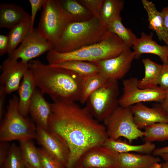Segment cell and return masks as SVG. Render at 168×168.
<instances>
[{
  "label": "cell",
  "instance_id": "cell-1",
  "mask_svg": "<svg viewBox=\"0 0 168 168\" xmlns=\"http://www.w3.org/2000/svg\"><path fill=\"white\" fill-rule=\"evenodd\" d=\"M48 131L57 136L67 145L70 156L67 168L77 163L86 152L103 146L108 138L104 124L96 119L86 107L75 102L51 103Z\"/></svg>",
  "mask_w": 168,
  "mask_h": 168
},
{
  "label": "cell",
  "instance_id": "cell-2",
  "mask_svg": "<svg viewBox=\"0 0 168 168\" xmlns=\"http://www.w3.org/2000/svg\"><path fill=\"white\" fill-rule=\"evenodd\" d=\"M28 65L36 87L49 96L54 103L68 104L79 101L85 77L37 59L30 61Z\"/></svg>",
  "mask_w": 168,
  "mask_h": 168
},
{
  "label": "cell",
  "instance_id": "cell-3",
  "mask_svg": "<svg viewBox=\"0 0 168 168\" xmlns=\"http://www.w3.org/2000/svg\"><path fill=\"white\" fill-rule=\"evenodd\" d=\"M109 30L100 18L72 22L66 27L53 50L60 53L73 51L100 41Z\"/></svg>",
  "mask_w": 168,
  "mask_h": 168
},
{
  "label": "cell",
  "instance_id": "cell-4",
  "mask_svg": "<svg viewBox=\"0 0 168 168\" xmlns=\"http://www.w3.org/2000/svg\"><path fill=\"white\" fill-rule=\"evenodd\" d=\"M19 97L14 95L8 101L5 118L0 128V142L35 139L36 126L29 117L22 116L18 110Z\"/></svg>",
  "mask_w": 168,
  "mask_h": 168
},
{
  "label": "cell",
  "instance_id": "cell-5",
  "mask_svg": "<svg viewBox=\"0 0 168 168\" xmlns=\"http://www.w3.org/2000/svg\"><path fill=\"white\" fill-rule=\"evenodd\" d=\"M42 8L37 29L40 34L54 45L73 20L63 7L60 0H46Z\"/></svg>",
  "mask_w": 168,
  "mask_h": 168
},
{
  "label": "cell",
  "instance_id": "cell-6",
  "mask_svg": "<svg viewBox=\"0 0 168 168\" xmlns=\"http://www.w3.org/2000/svg\"><path fill=\"white\" fill-rule=\"evenodd\" d=\"M103 122L109 138L111 139H118L123 137L131 143L145 134L136 125L130 107L119 106Z\"/></svg>",
  "mask_w": 168,
  "mask_h": 168
},
{
  "label": "cell",
  "instance_id": "cell-7",
  "mask_svg": "<svg viewBox=\"0 0 168 168\" xmlns=\"http://www.w3.org/2000/svg\"><path fill=\"white\" fill-rule=\"evenodd\" d=\"M119 93L118 81L109 83L90 96L86 107L96 119L104 121L119 106Z\"/></svg>",
  "mask_w": 168,
  "mask_h": 168
},
{
  "label": "cell",
  "instance_id": "cell-8",
  "mask_svg": "<svg viewBox=\"0 0 168 168\" xmlns=\"http://www.w3.org/2000/svg\"><path fill=\"white\" fill-rule=\"evenodd\" d=\"M138 80L131 77L123 81V91L119 98V106L127 107L143 102H161L168 91L160 86L152 89H141L138 86Z\"/></svg>",
  "mask_w": 168,
  "mask_h": 168
},
{
  "label": "cell",
  "instance_id": "cell-9",
  "mask_svg": "<svg viewBox=\"0 0 168 168\" xmlns=\"http://www.w3.org/2000/svg\"><path fill=\"white\" fill-rule=\"evenodd\" d=\"M53 46L40 34L37 28H34L8 57L16 60L20 59L23 62L28 63L33 59L52 50Z\"/></svg>",
  "mask_w": 168,
  "mask_h": 168
},
{
  "label": "cell",
  "instance_id": "cell-10",
  "mask_svg": "<svg viewBox=\"0 0 168 168\" xmlns=\"http://www.w3.org/2000/svg\"><path fill=\"white\" fill-rule=\"evenodd\" d=\"M134 59V54L129 49L114 58L94 63L99 66V72L111 82L123 78L129 71Z\"/></svg>",
  "mask_w": 168,
  "mask_h": 168
},
{
  "label": "cell",
  "instance_id": "cell-11",
  "mask_svg": "<svg viewBox=\"0 0 168 168\" xmlns=\"http://www.w3.org/2000/svg\"><path fill=\"white\" fill-rule=\"evenodd\" d=\"M35 139L47 153L67 168L70 152L66 143L56 135L36 125Z\"/></svg>",
  "mask_w": 168,
  "mask_h": 168
},
{
  "label": "cell",
  "instance_id": "cell-12",
  "mask_svg": "<svg viewBox=\"0 0 168 168\" xmlns=\"http://www.w3.org/2000/svg\"><path fill=\"white\" fill-rule=\"evenodd\" d=\"M88 47L92 62L114 58L130 49L116 34L109 31L100 41Z\"/></svg>",
  "mask_w": 168,
  "mask_h": 168
},
{
  "label": "cell",
  "instance_id": "cell-13",
  "mask_svg": "<svg viewBox=\"0 0 168 168\" xmlns=\"http://www.w3.org/2000/svg\"><path fill=\"white\" fill-rule=\"evenodd\" d=\"M0 85L4 86L7 94L18 90L20 81L29 69L28 63L8 57L1 66Z\"/></svg>",
  "mask_w": 168,
  "mask_h": 168
},
{
  "label": "cell",
  "instance_id": "cell-14",
  "mask_svg": "<svg viewBox=\"0 0 168 168\" xmlns=\"http://www.w3.org/2000/svg\"><path fill=\"white\" fill-rule=\"evenodd\" d=\"M119 153L103 146L86 152L77 164L88 168H114Z\"/></svg>",
  "mask_w": 168,
  "mask_h": 168
},
{
  "label": "cell",
  "instance_id": "cell-15",
  "mask_svg": "<svg viewBox=\"0 0 168 168\" xmlns=\"http://www.w3.org/2000/svg\"><path fill=\"white\" fill-rule=\"evenodd\" d=\"M130 108L135 124L140 130L156 123H168V115L163 110L160 104L150 108L142 103H139Z\"/></svg>",
  "mask_w": 168,
  "mask_h": 168
},
{
  "label": "cell",
  "instance_id": "cell-16",
  "mask_svg": "<svg viewBox=\"0 0 168 168\" xmlns=\"http://www.w3.org/2000/svg\"><path fill=\"white\" fill-rule=\"evenodd\" d=\"M153 33L149 35L142 32L132 47L135 59H139L143 54H149L158 56L163 63L168 62V46L161 45L152 39Z\"/></svg>",
  "mask_w": 168,
  "mask_h": 168
},
{
  "label": "cell",
  "instance_id": "cell-17",
  "mask_svg": "<svg viewBox=\"0 0 168 168\" xmlns=\"http://www.w3.org/2000/svg\"><path fill=\"white\" fill-rule=\"evenodd\" d=\"M44 94L38 88H35L30 102L29 112L36 125L48 130V120L51 111V103L45 100Z\"/></svg>",
  "mask_w": 168,
  "mask_h": 168
},
{
  "label": "cell",
  "instance_id": "cell-18",
  "mask_svg": "<svg viewBox=\"0 0 168 168\" xmlns=\"http://www.w3.org/2000/svg\"><path fill=\"white\" fill-rule=\"evenodd\" d=\"M161 161L160 158L151 154L120 153L114 168H148Z\"/></svg>",
  "mask_w": 168,
  "mask_h": 168
},
{
  "label": "cell",
  "instance_id": "cell-19",
  "mask_svg": "<svg viewBox=\"0 0 168 168\" xmlns=\"http://www.w3.org/2000/svg\"><path fill=\"white\" fill-rule=\"evenodd\" d=\"M30 15L21 6L13 3H2L0 5V27L11 29Z\"/></svg>",
  "mask_w": 168,
  "mask_h": 168
},
{
  "label": "cell",
  "instance_id": "cell-20",
  "mask_svg": "<svg viewBox=\"0 0 168 168\" xmlns=\"http://www.w3.org/2000/svg\"><path fill=\"white\" fill-rule=\"evenodd\" d=\"M36 88L33 75L29 68L26 72L18 89V110L22 116L27 117L30 102Z\"/></svg>",
  "mask_w": 168,
  "mask_h": 168
},
{
  "label": "cell",
  "instance_id": "cell-21",
  "mask_svg": "<svg viewBox=\"0 0 168 168\" xmlns=\"http://www.w3.org/2000/svg\"><path fill=\"white\" fill-rule=\"evenodd\" d=\"M142 2L148 15L149 28L156 33L158 39L168 46V34L165 28L161 12L157 9L151 1L142 0Z\"/></svg>",
  "mask_w": 168,
  "mask_h": 168
},
{
  "label": "cell",
  "instance_id": "cell-22",
  "mask_svg": "<svg viewBox=\"0 0 168 168\" xmlns=\"http://www.w3.org/2000/svg\"><path fill=\"white\" fill-rule=\"evenodd\" d=\"M46 57L49 64L52 65H57L64 62L72 60L92 62L88 46L65 53H60L51 50L47 52Z\"/></svg>",
  "mask_w": 168,
  "mask_h": 168
},
{
  "label": "cell",
  "instance_id": "cell-23",
  "mask_svg": "<svg viewBox=\"0 0 168 168\" xmlns=\"http://www.w3.org/2000/svg\"><path fill=\"white\" fill-rule=\"evenodd\" d=\"M103 146L119 153L135 152L140 154H151L156 149L155 145L152 142H145L142 144L133 145L118 139L109 138Z\"/></svg>",
  "mask_w": 168,
  "mask_h": 168
},
{
  "label": "cell",
  "instance_id": "cell-24",
  "mask_svg": "<svg viewBox=\"0 0 168 168\" xmlns=\"http://www.w3.org/2000/svg\"><path fill=\"white\" fill-rule=\"evenodd\" d=\"M142 63L144 67L145 74L142 80H138V87L141 89L157 87L162 65L155 63L148 58L143 59Z\"/></svg>",
  "mask_w": 168,
  "mask_h": 168
},
{
  "label": "cell",
  "instance_id": "cell-25",
  "mask_svg": "<svg viewBox=\"0 0 168 168\" xmlns=\"http://www.w3.org/2000/svg\"><path fill=\"white\" fill-rule=\"evenodd\" d=\"M31 18L20 22L12 28L9 33L8 54H11L30 31Z\"/></svg>",
  "mask_w": 168,
  "mask_h": 168
},
{
  "label": "cell",
  "instance_id": "cell-26",
  "mask_svg": "<svg viewBox=\"0 0 168 168\" xmlns=\"http://www.w3.org/2000/svg\"><path fill=\"white\" fill-rule=\"evenodd\" d=\"M109 83L110 82L99 72L85 77L79 101L82 104H85L92 93Z\"/></svg>",
  "mask_w": 168,
  "mask_h": 168
},
{
  "label": "cell",
  "instance_id": "cell-27",
  "mask_svg": "<svg viewBox=\"0 0 168 168\" xmlns=\"http://www.w3.org/2000/svg\"><path fill=\"white\" fill-rule=\"evenodd\" d=\"M61 3L71 15L73 22L87 21L94 16L92 13L77 0H61Z\"/></svg>",
  "mask_w": 168,
  "mask_h": 168
},
{
  "label": "cell",
  "instance_id": "cell-28",
  "mask_svg": "<svg viewBox=\"0 0 168 168\" xmlns=\"http://www.w3.org/2000/svg\"><path fill=\"white\" fill-rule=\"evenodd\" d=\"M124 4L123 0H104L100 15L103 24L106 26L109 23L120 17Z\"/></svg>",
  "mask_w": 168,
  "mask_h": 168
},
{
  "label": "cell",
  "instance_id": "cell-29",
  "mask_svg": "<svg viewBox=\"0 0 168 168\" xmlns=\"http://www.w3.org/2000/svg\"><path fill=\"white\" fill-rule=\"evenodd\" d=\"M54 65L70 70L84 77L100 72L99 67L96 63L84 61H67Z\"/></svg>",
  "mask_w": 168,
  "mask_h": 168
},
{
  "label": "cell",
  "instance_id": "cell-30",
  "mask_svg": "<svg viewBox=\"0 0 168 168\" xmlns=\"http://www.w3.org/2000/svg\"><path fill=\"white\" fill-rule=\"evenodd\" d=\"M121 16L109 23L106 27L108 30L116 34L129 48L135 44L138 38L131 29L123 25Z\"/></svg>",
  "mask_w": 168,
  "mask_h": 168
},
{
  "label": "cell",
  "instance_id": "cell-31",
  "mask_svg": "<svg viewBox=\"0 0 168 168\" xmlns=\"http://www.w3.org/2000/svg\"><path fill=\"white\" fill-rule=\"evenodd\" d=\"M145 142L163 141L168 140V123H157L144 128Z\"/></svg>",
  "mask_w": 168,
  "mask_h": 168
},
{
  "label": "cell",
  "instance_id": "cell-32",
  "mask_svg": "<svg viewBox=\"0 0 168 168\" xmlns=\"http://www.w3.org/2000/svg\"><path fill=\"white\" fill-rule=\"evenodd\" d=\"M20 142V149L26 163L36 168H42L38 149L35 147L32 140Z\"/></svg>",
  "mask_w": 168,
  "mask_h": 168
},
{
  "label": "cell",
  "instance_id": "cell-33",
  "mask_svg": "<svg viewBox=\"0 0 168 168\" xmlns=\"http://www.w3.org/2000/svg\"><path fill=\"white\" fill-rule=\"evenodd\" d=\"M0 168H27L20 147L15 144L11 145L8 156Z\"/></svg>",
  "mask_w": 168,
  "mask_h": 168
},
{
  "label": "cell",
  "instance_id": "cell-34",
  "mask_svg": "<svg viewBox=\"0 0 168 168\" xmlns=\"http://www.w3.org/2000/svg\"><path fill=\"white\" fill-rule=\"evenodd\" d=\"M38 149L42 168H66L60 162L49 154L43 148Z\"/></svg>",
  "mask_w": 168,
  "mask_h": 168
},
{
  "label": "cell",
  "instance_id": "cell-35",
  "mask_svg": "<svg viewBox=\"0 0 168 168\" xmlns=\"http://www.w3.org/2000/svg\"><path fill=\"white\" fill-rule=\"evenodd\" d=\"M93 14L94 16L100 18V15L104 0H78Z\"/></svg>",
  "mask_w": 168,
  "mask_h": 168
},
{
  "label": "cell",
  "instance_id": "cell-36",
  "mask_svg": "<svg viewBox=\"0 0 168 168\" xmlns=\"http://www.w3.org/2000/svg\"><path fill=\"white\" fill-rule=\"evenodd\" d=\"M46 0H29L31 7V28L30 31L34 28V25L36 15L38 11L40 10L44 3Z\"/></svg>",
  "mask_w": 168,
  "mask_h": 168
},
{
  "label": "cell",
  "instance_id": "cell-37",
  "mask_svg": "<svg viewBox=\"0 0 168 168\" xmlns=\"http://www.w3.org/2000/svg\"><path fill=\"white\" fill-rule=\"evenodd\" d=\"M158 85L168 91V62L162 64L159 75Z\"/></svg>",
  "mask_w": 168,
  "mask_h": 168
},
{
  "label": "cell",
  "instance_id": "cell-38",
  "mask_svg": "<svg viewBox=\"0 0 168 168\" xmlns=\"http://www.w3.org/2000/svg\"><path fill=\"white\" fill-rule=\"evenodd\" d=\"M10 146L7 142H0V168L2 166L8 156Z\"/></svg>",
  "mask_w": 168,
  "mask_h": 168
},
{
  "label": "cell",
  "instance_id": "cell-39",
  "mask_svg": "<svg viewBox=\"0 0 168 168\" xmlns=\"http://www.w3.org/2000/svg\"><path fill=\"white\" fill-rule=\"evenodd\" d=\"M4 86H0V121L2 122L3 120V116L5 114V102L7 95Z\"/></svg>",
  "mask_w": 168,
  "mask_h": 168
},
{
  "label": "cell",
  "instance_id": "cell-40",
  "mask_svg": "<svg viewBox=\"0 0 168 168\" xmlns=\"http://www.w3.org/2000/svg\"><path fill=\"white\" fill-rule=\"evenodd\" d=\"M8 36L0 35V56H2L8 52Z\"/></svg>",
  "mask_w": 168,
  "mask_h": 168
},
{
  "label": "cell",
  "instance_id": "cell-41",
  "mask_svg": "<svg viewBox=\"0 0 168 168\" xmlns=\"http://www.w3.org/2000/svg\"><path fill=\"white\" fill-rule=\"evenodd\" d=\"M160 12L162 16L165 28L168 34V6L164 8Z\"/></svg>",
  "mask_w": 168,
  "mask_h": 168
},
{
  "label": "cell",
  "instance_id": "cell-42",
  "mask_svg": "<svg viewBox=\"0 0 168 168\" xmlns=\"http://www.w3.org/2000/svg\"><path fill=\"white\" fill-rule=\"evenodd\" d=\"M153 155L160 156L161 155L164 154H168V146L156 148L153 151Z\"/></svg>",
  "mask_w": 168,
  "mask_h": 168
},
{
  "label": "cell",
  "instance_id": "cell-43",
  "mask_svg": "<svg viewBox=\"0 0 168 168\" xmlns=\"http://www.w3.org/2000/svg\"><path fill=\"white\" fill-rule=\"evenodd\" d=\"M160 104L163 110L168 115V92Z\"/></svg>",
  "mask_w": 168,
  "mask_h": 168
},
{
  "label": "cell",
  "instance_id": "cell-44",
  "mask_svg": "<svg viewBox=\"0 0 168 168\" xmlns=\"http://www.w3.org/2000/svg\"><path fill=\"white\" fill-rule=\"evenodd\" d=\"M159 156H161L165 161L168 162V154H162Z\"/></svg>",
  "mask_w": 168,
  "mask_h": 168
},
{
  "label": "cell",
  "instance_id": "cell-45",
  "mask_svg": "<svg viewBox=\"0 0 168 168\" xmlns=\"http://www.w3.org/2000/svg\"><path fill=\"white\" fill-rule=\"evenodd\" d=\"M148 168H161V164L159 163H156Z\"/></svg>",
  "mask_w": 168,
  "mask_h": 168
},
{
  "label": "cell",
  "instance_id": "cell-46",
  "mask_svg": "<svg viewBox=\"0 0 168 168\" xmlns=\"http://www.w3.org/2000/svg\"><path fill=\"white\" fill-rule=\"evenodd\" d=\"M161 168H168V162L165 161L161 164Z\"/></svg>",
  "mask_w": 168,
  "mask_h": 168
},
{
  "label": "cell",
  "instance_id": "cell-47",
  "mask_svg": "<svg viewBox=\"0 0 168 168\" xmlns=\"http://www.w3.org/2000/svg\"><path fill=\"white\" fill-rule=\"evenodd\" d=\"M71 168H88L82 166L78 164H76L73 166Z\"/></svg>",
  "mask_w": 168,
  "mask_h": 168
},
{
  "label": "cell",
  "instance_id": "cell-48",
  "mask_svg": "<svg viewBox=\"0 0 168 168\" xmlns=\"http://www.w3.org/2000/svg\"><path fill=\"white\" fill-rule=\"evenodd\" d=\"M26 166L27 168H36L30 165L29 164L26 163Z\"/></svg>",
  "mask_w": 168,
  "mask_h": 168
}]
</instances>
